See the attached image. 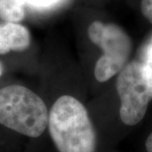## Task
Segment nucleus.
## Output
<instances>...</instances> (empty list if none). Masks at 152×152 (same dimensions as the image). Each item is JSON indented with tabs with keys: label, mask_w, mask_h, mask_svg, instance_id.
Segmentation results:
<instances>
[{
	"label": "nucleus",
	"mask_w": 152,
	"mask_h": 152,
	"mask_svg": "<svg viewBox=\"0 0 152 152\" xmlns=\"http://www.w3.org/2000/svg\"><path fill=\"white\" fill-rule=\"evenodd\" d=\"M49 133L59 152H95L96 136L84 105L70 96L59 97L48 118Z\"/></svg>",
	"instance_id": "nucleus-1"
},
{
	"label": "nucleus",
	"mask_w": 152,
	"mask_h": 152,
	"mask_svg": "<svg viewBox=\"0 0 152 152\" xmlns=\"http://www.w3.org/2000/svg\"><path fill=\"white\" fill-rule=\"evenodd\" d=\"M48 118L42 98L26 87L13 85L0 89V124L37 138L48 125Z\"/></svg>",
	"instance_id": "nucleus-2"
},
{
	"label": "nucleus",
	"mask_w": 152,
	"mask_h": 152,
	"mask_svg": "<svg viewBox=\"0 0 152 152\" xmlns=\"http://www.w3.org/2000/svg\"><path fill=\"white\" fill-rule=\"evenodd\" d=\"M117 91L120 99L119 115L126 125L139 124L152 100V66L132 61L118 73Z\"/></svg>",
	"instance_id": "nucleus-3"
},
{
	"label": "nucleus",
	"mask_w": 152,
	"mask_h": 152,
	"mask_svg": "<svg viewBox=\"0 0 152 152\" xmlns=\"http://www.w3.org/2000/svg\"><path fill=\"white\" fill-rule=\"evenodd\" d=\"M88 36L103 53L95 67V77L105 82L124 69L132 52V41L123 28L115 24L94 21L88 28Z\"/></svg>",
	"instance_id": "nucleus-4"
},
{
	"label": "nucleus",
	"mask_w": 152,
	"mask_h": 152,
	"mask_svg": "<svg viewBox=\"0 0 152 152\" xmlns=\"http://www.w3.org/2000/svg\"><path fill=\"white\" fill-rule=\"evenodd\" d=\"M30 44L31 34L26 26L13 22L0 25V54L10 51L21 52L27 49Z\"/></svg>",
	"instance_id": "nucleus-5"
},
{
	"label": "nucleus",
	"mask_w": 152,
	"mask_h": 152,
	"mask_svg": "<svg viewBox=\"0 0 152 152\" xmlns=\"http://www.w3.org/2000/svg\"><path fill=\"white\" fill-rule=\"evenodd\" d=\"M26 0H0V18L6 22L18 23L26 15Z\"/></svg>",
	"instance_id": "nucleus-6"
},
{
	"label": "nucleus",
	"mask_w": 152,
	"mask_h": 152,
	"mask_svg": "<svg viewBox=\"0 0 152 152\" xmlns=\"http://www.w3.org/2000/svg\"><path fill=\"white\" fill-rule=\"evenodd\" d=\"M62 0H26V4L37 10H46L53 8Z\"/></svg>",
	"instance_id": "nucleus-7"
},
{
	"label": "nucleus",
	"mask_w": 152,
	"mask_h": 152,
	"mask_svg": "<svg viewBox=\"0 0 152 152\" xmlns=\"http://www.w3.org/2000/svg\"><path fill=\"white\" fill-rule=\"evenodd\" d=\"M140 9L143 15L152 24V0H142Z\"/></svg>",
	"instance_id": "nucleus-8"
},
{
	"label": "nucleus",
	"mask_w": 152,
	"mask_h": 152,
	"mask_svg": "<svg viewBox=\"0 0 152 152\" xmlns=\"http://www.w3.org/2000/svg\"><path fill=\"white\" fill-rule=\"evenodd\" d=\"M144 60L143 62H145L148 64L152 66V39L150 42V43L147 45L146 49L144 52Z\"/></svg>",
	"instance_id": "nucleus-9"
},
{
	"label": "nucleus",
	"mask_w": 152,
	"mask_h": 152,
	"mask_svg": "<svg viewBox=\"0 0 152 152\" xmlns=\"http://www.w3.org/2000/svg\"><path fill=\"white\" fill-rule=\"evenodd\" d=\"M145 148L147 152H152V133L147 138L145 141Z\"/></svg>",
	"instance_id": "nucleus-10"
},
{
	"label": "nucleus",
	"mask_w": 152,
	"mask_h": 152,
	"mask_svg": "<svg viewBox=\"0 0 152 152\" xmlns=\"http://www.w3.org/2000/svg\"><path fill=\"white\" fill-rule=\"evenodd\" d=\"M3 73H4V68H3V65H2V64L0 63V76L3 75Z\"/></svg>",
	"instance_id": "nucleus-11"
}]
</instances>
